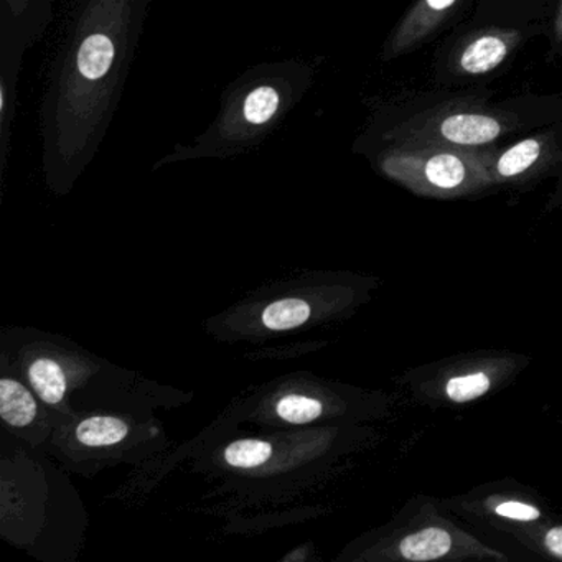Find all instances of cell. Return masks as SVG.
Instances as JSON below:
<instances>
[{
	"label": "cell",
	"instance_id": "11",
	"mask_svg": "<svg viewBox=\"0 0 562 562\" xmlns=\"http://www.w3.org/2000/svg\"><path fill=\"white\" fill-rule=\"evenodd\" d=\"M57 0H0V48L29 52L54 21Z\"/></svg>",
	"mask_w": 562,
	"mask_h": 562
},
{
	"label": "cell",
	"instance_id": "19",
	"mask_svg": "<svg viewBox=\"0 0 562 562\" xmlns=\"http://www.w3.org/2000/svg\"><path fill=\"white\" fill-rule=\"evenodd\" d=\"M311 551L312 549H308V546H302V548L294 549V551L284 555L282 561H308V559H311Z\"/></svg>",
	"mask_w": 562,
	"mask_h": 562
},
{
	"label": "cell",
	"instance_id": "5",
	"mask_svg": "<svg viewBox=\"0 0 562 562\" xmlns=\"http://www.w3.org/2000/svg\"><path fill=\"white\" fill-rule=\"evenodd\" d=\"M0 360L18 371L57 423L83 411L113 406L133 373L85 350L70 338L32 327L2 331Z\"/></svg>",
	"mask_w": 562,
	"mask_h": 562
},
{
	"label": "cell",
	"instance_id": "8",
	"mask_svg": "<svg viewBox=\"0 0 562 562\" xmlns=\"http://www.w3.org/2000/svg\"><path fill=\"white\" fill-rule=\"evenodd\" d=\"M363 562H434L506 555L447 518L430 498L413 499L393 521L348 546L340 558Z\"/></svg>",
	"mask_w": 562,
	"mask_h": 562
},
{
	"label": "cell",
	"instance_id": "9",
	"mask_svg": "<svg viewBox=\"0 0 562 562\" xmlns=\"http://www.w3.org/2000/svg\"><path fill=\"white\" fill-rule=\"evenodd\" d=\"M519 358L512 355H475L457 358L424 378L414 393L426 403L463 406L475 403L515 376Z\"/></svg>",
	"mask_w": 562,
	"mask_h": 562
},
{
	"label": "cell",
	"instance_id": "6",
	"mask_svg": "<svg viewBox=\"0 0 562 562\" xmlns=\"http://www.w3.org/2000/svg\"><path fill=\"white\" fill-rule=\"evenodd\" d=\"M386 409L384 394L295 371L246 391L220 419L233 430L239 424L261 430L360 426L380 419Z\"/></svg>",
	"mask_w": 562,
	"mask_h": 562
},
{
	"label": "cell",
	"instance_id": "7",
	"mask_svg": "<svg viewBox=\"0 0 562 562\" xmlns=\"http://www.w3.org/2000/svg\"><path fill=\"white\" fill-rule=\"evenodd\" d=\"M169 447L162 423L149 411L93 409L57 423L42 452L91 479L111 467L143 465Z\"/></svg>",
	"mask_w": 562,
	"mask_h": 562
},
{
	"label": "cell",
	"instance_id": "1",
	"mask_svg": "<svg viewBox=\"0 0 562 562\" xmlns=\"http://www.w3.org/2000/svg\"><path fill=\"white\" fill-rule=\"evenodd\" d=\"M150 0H80L41 106L42 173L71 193L97 159L146 29Z\"/></svg>",
	"mask_w": 562,
	"mask_h": 562
},
{
	"label": "cell",
	"instance_id": "14",
	"mask_svg": "<svg viewBox=\"0 0 562 562\" xmlns=\"http://www.w3.org/2000/svg\"><path fill=\"white\" fill-rule=\"evenodd\" d=\"M502 133V127L493 117L479 114H457L447 117L440 126V134L459 146H482L492 143Z\"/></svg>",
	"mask_w": 562,
	"mask_h": 562
},
{
	"label": "cell",
	"instance_id": "10",
	"mask_svg": "<svg viewBox=\"0 0 562 562\" xmlns=\"http://www.w3.org/2000/svg\"><path fill=\"white\" fill-rule=\"evenodd\" d=\"M0 419L5 432L35 450H42L57 426L44 401L5 360H0Z\"/></svg>",
	"mask_w": 562,
	"mask_h": 562
},
{
	"label": "cell",
	"instance_id": "12",
	"mask_svg": "<svg viewBox=\"0 0 562 562\" xmlns=\"http://www.w3.org/2000/svg\"><path fill=\"white\" fill-rule=\"evenodd\" d=\"M456 503V502H453ZM457 512L479 516L483 521L506 531L518 526L536 525L544 521L541 506L531 498L516 493H486L482 496H467L456 503Z\"/></svg>",
	"mask_w": 562,
	"mask_h": 562
},
{
	"label": "cell",
	"instance_id": "15",
	"mask_svg": "<svg viewBox=\"0 0 562 562\" xmlns=\"http://www.w3.org/2000/svg\"><path fill=\"white\" fill-rule=\"evenodd\" d=\"M505 532L515 536L526 548L532 549L546 558L562 561V525L541 521L536 525L509 528Z\"/></svg>",
	"mask_w": 562,
	"mask_h": 562
},
{
	"label": "cell",
	"instance_id": "17",
	"mask_svg": "<svg viewBox=\"0 0 562 562\" xmlns=\"http://www.w3.org/2000/svg\"><path fill=\"white\" fill-rule=\"evenodd\" d=\"M508 54L505 42L496 37H482L473 42L460 58L467 74L480 75L498 67Z\"/></svg>",
	"mask_w": 562,
	"mask_h": 562
},
{
	"label": "cell",
	"instance_id": "2",
	"mask_svg": "<svg viewBox=\"0 0 562 562\" xmlns=\"http://www.w3.org/2000/svg\"><path fill=\"white\" fill-rule=\"evenodd\" d=\"M363 430L360 426L297 427L233 437L213 423L193 440V470L238 498H278L317 482L337 460L357 449Z\"/></svg>",
	"mask_w": 562,
	"mask_h": 562
},
{
	"label": "cell",
	"instance_id": "13",
	"mask_svg": "<svg viewBox=\"0 0 562 562\" xmlns=\"http://www.w3.org/2000/svg\"><path fill=\"white\" fill-rule=\"evenodd\" d=\"M25 54L21 48H0V179L5 176L11 154Z\"/></svg>",
	"mask_w": 562,
	"mask_h": 562
},
{
	"label": "cell",
	"instance_id": "20",
	"mask_svg": "<svg viewBox=\"0 0 562 562\" xmlns=\"http://www.w3.org/2000/svg\"><path fill=\"white\" fill-rule=\"evenodd\" d=\"M453 2H456V0H427V4H429L432 11H446Z\"/></svg>",
	"mask_w": 562,
	"mask_h": 562
},
{
	"label": "cell",
	"instance_id": "4",
	"mask_svg": "<svg viewBox=\"0 0 562 562\" xmlns=\"http://www.w3.org/2000/svg\"><path fill=\"white\" fill-rule=\"evenodd\" d=\"M315 70L304 60L255 65L225 88L220 110L205 131L190 143L176 144L154 162L162 167L193 160H226L261 146L304 100Z\"/></svg>",
	"mask_w": 562,
	"mask_h": 562
},
{
	"label": "cell",
	"instance_id": "18",
	"mask_svg": "<svg viewBox=\"0 0 562 562\" xmlns=\"http://www.w3.org/2000/svg\"><path fill=\"white\" fill-rule=\"evenodd\" d=\"M541 146L538 140L526 139L522 143L516 144L512 149L506 150L496 164V172L499 177L512 179V177L519 176L526 172L529 167L535 166L538 160Z\"/></svg>",
	"mask_w": 562,
	"mask_h": 562
},
{
	"label": "cell",
	"instance_id": "3",
	"mask_svg": "<svg viewBox=\"0 0 562 562\" xmlns=\"http://www.w3.org/2000/svg\"><path fill=\"white\" fill-rule=\"evenodd\" d=\"M373 288L351 272H302L239 299L210 317L205 330L222 344H265L350 317Z\"/></svg>",
	"mask_w": 562,
	"mask_h": 562
},
{
	"label": "cell",
	"instance_id": "16",
	"mask_svg": "<svg viewBox=\"0 0 562 562\" xmlns=\"http://www.w3.org/2000/svg\"><path fill=\"white\" fill-rule=\"evenodd\" d=\"M424 179L434 189L452 192L465 183L467 167L452 154H439L427 160L424 166Z\"/></svg>",
	"mask_w": 562,
	"mask_h": 562
}]
</instances>
